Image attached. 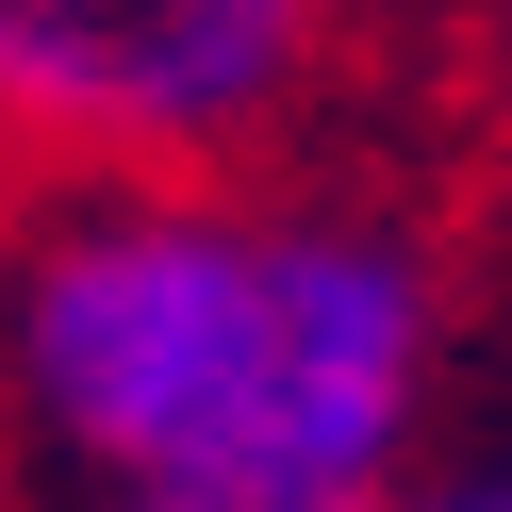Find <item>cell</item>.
I'll return each mask as SVG.
<instances>
[{"label": "cell", "instance_id": "3957f363", "mask_svg": "<svg viewBox=\"0 0 512 512\" xmlns=\"http://www.w3.org/2000/svg\"><path fill=\"white\" fill-rule=\"evenodd\" d=\"M100 512H380V496H100Z\"/></svg>", "mask_w": 512, "mask_h": 512}, {"label": "cell", "instance_id": "6da1fadb", "mask_svg": "<svg viewBox=\"0 0 512 512\" xmlns=\"http://www.w3.org/2000/svg\"><path fill=\"white\" fill-rule=\"evenodd\" d=\"M446 281L397 215L100 182L0 298V380L100 496H380Z\"/></svg>", "mask_w": 512, "mask_h": 512}, {"label": "cell", "instance_id": "7a4b0ae2", "mask_svg": "<svg viewBox=\"0 0 512 512\" xmlns=\"http://www.w3.org/2000/svg\"><path fill=\"white\" fill-rule=\"evenodd\" d=\"M347 0H0V199L215 182L314 100Z\"/></svg>", "mask_w": 512, "mask_h": 512}, {"label": "cell", "instance_id": "277c9868", "mask_svg": "<svg viewBox=\"0 0 512 512\" xmlns=\"http://www.w3.org/2000/svg\"><path fill=\"white\" fill-rule=\"evenodd\" d=\"M430 512H512V463H496V479H446Z\"/></svg>", "mask_w": 512, "mask_h": 512}]
</instances>
